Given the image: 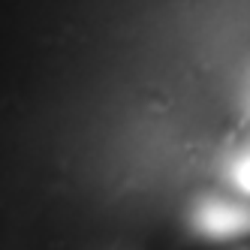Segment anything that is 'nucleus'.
<instances>
[{
    "label": "nucleus",
    "instance_id": "f257e3e1",
    "mask_svg": "<svg viewBox=\"0 0 250 250\" xmlns=\"http://www.w3.org/2000/svg\"><path fill=\"white\" fill-rule=\"evenodd\" d=\"M193 226L208 238H235L250 232V202L202 199L193 211Z\"/></svg>",
    "mask_w": 250,
    "mask_h": 250
},
{
    "label": "nucleus",
    "instance_id": "f03ea898",
    "mask_svg": "<svg viewBox=\"0 0 250 250\" xmlns=\"http://www.w3.org/2000/svg\"><path fill=\"white\" fill-rule=\"evenodd\" d=\"M229 181L235 184L241 193L250 196V145L241 148L235 157L229 160Z\"/></svg>",
    "mask_w": 250,
    "mask_h": 250
},
{
    "label": "nucleus",
    "instance_id": "7ed1b4c3",
    "mask_svg": "<svg viewBox=\"0 0 250 250\" xmlns=\"http://www.w3.org/2000/svg\"><path fill=\"white\" fill-rule=\"evenodd\" d=\"M244 112H247V118H250V87H247V97H244Z\"/></svg>",
    "mask_w": 250,
    "mask_h": 250
}]
</instances>
